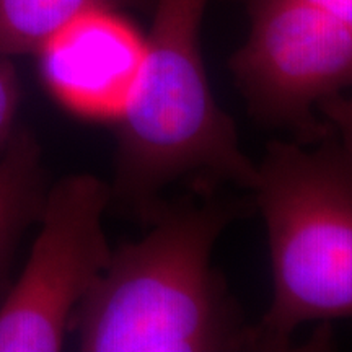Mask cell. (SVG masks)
<instances>
[{"instance_id":"1","label":"cell","mask_w":352,"mask_h":352,"mask_svg":"<svg viewBox=\"0 0 352 352\" xmlns=\"http://www.w3.org/2000/svg\"><path fill=\"white\" fill-rule=\"evenodd\" d=\"M241 202L162 204L147 235L113 252L74 314L85 352L259 351L227 285L212 267L222 232Z\"/></svg>"},{"instance_id":"2","label":"cell","mask_w":352,"mask_h":352,"mask_svg":"<svg viewBox=\"0 0 352 352\" xmlns=\"http://www.w3.org/2000/svg\"><path fill=\"white\" fill-rule=\"evenodd\" d=\"M209 0H155L135 90L120 121L111 201L151 222L162 192L186 178L252 189L258 165L210 90L201 54Z\"/></svg>"},{"instance_id":"3","label":"cell","mask_w":352,"mask_h":352,"mask_svg":"<svg viewBox=\"0 0 352 352\" xmlns=\"http://www.w3.org/2000/svg\"><path fill=\"white\" fill-rule=\"evenodd\" d=\"M266 223L272 300L254 324L259 351L294 349L297 329L352 320V155L270 142L253 188Z\"/></svg>"},{"instance_id":"4","label":"cell","mask_w":352,"mask_h":352,"mask_svg":"<svg viewBox=\"0 0 352 352\" xmlns=\"http://www.w3.org/2000/svg\"><path fill=\"white\" fill-rule=\"evenodd\" d=\"M109 202L111 188L94 175L65 176L47 192L28 263L0 302V352L63 349L74 314L111 259Z\"/></svg>"},{"instance_id":"5","label":"cell","mask_w":352,"mask_h":352,"mask_svg":"<svg viewBox=\"0 0 352 352\" xmlns=\"http://www.w3.org/2000/svg\"><path fill=\"white\" fill-rule=\"evenodd\" d=\"M232 70L256 120L310 142L320 104L352 85V25L311 0H253Z\"/></svg>"},{"instance_id":"6","label":"cell","mask_w":352,"mask_h":352,"mask_svg":"<svg viewBox=\"0 0 352 352\" xmlns=\"http://www.w3.org/2000/svg\"><path fill=\"white\" fill-rule=\"evenodd\" d=\"M52 96L94 121H120L135 90L145 36L118 8H91L70 20L39 50Z\"/></svg>"},{"instance_id":"7","label":"cell","mask_w":352,"mask_h":352,"mask_svg":"<svg viewBox=\"0 0 352 352\" xmlns=\"http://www.w3.org/2000/svg\"><path fill=\"white\" fill-rule=\"evenodd\" d=\"M39 145L26 129L13 132L0 158V302L7 289V272L21 232L44 204Z\"/></svg>"},{"instance_id":"8","label":"cell","mask_w":352,"mask_h":352,"mask_svg":"<svg viewBox=\"0 0 352 352\" xmlns=\"http://www.w3.org/2000/svg\"><path fill=\"white\" fill-rule=\"evenodd\" d=\"M145 2L151 0H0V56L38 54L52 34L91 8Z\"/></svg>"},{"instance_id":"9","label":"cell","mask_w":352,"mask_h":352,"mask_svg":"<svg viewBox=\"0 0 352 352\" xmlns=\"http://www.w3.org/2000/svg\"><path fill=\"white\" fill-rule=\"evenodd\" d=\"M12 57L0 56V151L13 135L16 109L20 103V82Z\"/></svg>"},{"instance_id":"10","label":"cell","mask_w":352,"mask_h":352,"mask_svg":"<svg viewBox=\"0 0 352 352\" xmlns=\"http://www.w3.org/2000/svg\"><path fill=\"white\" fill-rule=\"evenodd\" d=\"M318 111L340 135L342 147L352 155V96L334 95L320 104Z\"/></svg>"},{"instance_id":"11","label":"cell","mask_w":352,"mask_h":352,"mask_svg":"<svg viewBox=\"0 0 352 352\" xmlns=\"http://www.w3.org/2000/svg\"><path fill=\"white\" fill-rule=\"evenodd\" d=\"M352 25V0H311Z\"/></svg>"}]
</instances>
